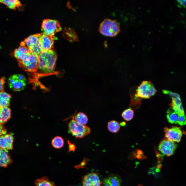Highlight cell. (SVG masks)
Wrapping results in <instances>:
<instances>
[{"instance_id": "ba28073f", "label": "cell", "mask_w": 186, "mask_h": 186, "mask_svg": "<svg viewBox=\"0 0 186 186\" xmlns=\"http://www.w3.org/2000/svg\"><path fill=\"white\" fill-rule=\"evenodd\" d=\"M26 80L25 77L21 74H15L9 78L8 82L10 88L16 91L23 90L26 85Z\"/></svg>"}, {"instance_id": "8992f818", "label": "cell", "mask_w": 186, "mask_h": 186, "mask_svg": "<svg viewBox=\"0 0 186 186\" xmlns=\"http://www.w3.org/2000/svg\"><path fill=\"white\" fill-rule=\"evenodd\" d=\"M40 34L30 35L23 41L32 53L37 56L42 51L40 42Z\"/></svg>"}, {"instance_id": "4dcf8cb0", "label": "cell", "mask_w": 186, "mask_h": 186, "mask_svg": "<svg viewBox=\"0 0 186 186\" xmlns=\"http://www.w3.org/2000/svg\"><path fill=\"white\" fill-rule=\"evenodd\" d=\"M67 142L68 144V151L69 152L73 151L74 152L76 149V147L74 144L71 143L69 140H67Z\"/></svg>"}, {"instance_id": "7c38bea8", "label": "cell", "mask_w": 186, "mask_h": 186, "mask_svg": "<svg viewBox=\"0 0 186 186\" xmlns=\"http://www.w3.org/2000/svg\"><path fill=\"white\" fill-rule=\"evenodd\" d=\"M40 42L42 51L52 50L54 40L57 39L54 35H49L44 33H40Z\"/></svg>"}, {"instance_id": "4316f807", "label": "cell", "mask_w": 186, "mask_h": 186, "mask_svg": "<svg viewBox=\"0 0 186 186\" xmlns=\"http://www.w3.org/2000/svg\"><path fill=\"white\" fill-rule=\"evenodd\" d=\"M134 115V111L130 108L125 110L121 114L123 118L127 121L131 120L133 118Z\"/></svg>"}, {"instance_id": "7402d4cb", "label": "cell", "mask_w": 186, "mask_h": 186, "mask_svg": "<svg viewBox=\"0 0 186 186\" xmlns=\"http://www.w3.org/2000/svg\"><path fill=\"white\" fill-rule=\"evenodd\" d=\"M36 186H56L46 176L37 179L35 182Z\"/></svg>"}, {"instance_id": "7a4b0ae2", "label": "cell", "mask_w": 186, "mask_h": 186, "mask_svg": "<svg viewBox=\"0 0 186 186\" xmlns=\"http://www.w3.org/2000/svg\"><path fill=\"white\" fill-rule=\"evenodd\" d=\"M99 30L101 34L104 35L114 36L120 32V25L116 20L105 19L100 23Z\"/></svg>"}, {"instance_id": "e0dca14e", "label": "cell", "mask_w": 186, "mask_h": 186, "mask_svg": "<svg viewBox=\"0 0 186 186\" xmlns=\"http://www.w3.org/2000/svg\"><path fill=\"white\" fill-rule=\"evenodd\" d=\"M167 117L168 122L171 123L177 124L179 112L176 109L171 107L168 110Z\"/></svg>"}, {"instance_id": "d6a6232c", "label": "cell", "mask_w": 186, "mask_h": 186, "mask_svg": "<svg viewBox=\"0 0 186 186\" xmlns=\"http://www.w3.org/2000/svg\"><path fill=\"white\" fill-rule=\"evenodd\" d=\"M6 129L3 125L0 123V136L6 134Z\"/></svg>"}, {"instance_id": "d6986e66", "label": "cell", "mask_w": 186, "mask_h": 186, "mask_svg": "<svg viewBox=\"0 0 186 186\" xmlns=\"http://www.w3.org/2000/svg\"><path fill=\"white\" fill-rule=\"evenodd\" d=\"M11 97L10 95L4 91L0 92V106L8 107Z\"/></svg>"}, {"instance_id": "4fadbf2b", "label": "cell", "mask_w": 186, "mask_h": 186, "mask_svg": "<svg viewBox=\"0 0 186 186\" xmlns=\"http://www.w3.org/2000/svg\"><path fill=\"white\" fill-rule=\"evenodd\" d=\"M13 140V137L11 134L0 136V149L6 151L12 149Z\"/></svg>"}, {"instance_id": "30bf717a", "label": "cell", "mask_w": 186, "mask_h": 186, "mask_svg": "<svg viewBox=\"0 0 186 186\" xmlns=\"http://www.w3.org/2000/svg\"><path fill=\"white\" fill-rule=\"evenodd\" d=\"M176 146L174 142L164 138L159 143L158 149L163 154L169 156L174 154Z\"/></svg>"}, {"instance_id": "44dd1931", "label": "cell", "mask_w": 186, "mask_h": 186, "mask_svg": "<svg viewBox=\"0 0 186 186\" xmlns=\"http://www.w3.org/2000/svg\"><path fill=\"white\" fill-rule=\"evenodd\" d=\"M0 3L5 5L9 8L14 10L21 6L20 1L17 0H0Z\"/></svg>"}, {"instance_id": "1f68e13d", "label": "cell", "mask_w": 186, "mask_h": 186, "mask_svg": "<svg viewBox=\"0 0 186 186\" xmlns=\"http://www.w3.org/2000/svg\"><path fill=\"white\" fill-rule=\"evenodd\" d=\"M5 78L4 77L0 78V92L4 91Z\"/></svg>"}, {"instance_id": "83f0119b", "label": "cell", "mask_w": 186, "mask_h": 186, "mask_svg": "<svg viewBox=\"0 0 186 186\" xmlns=\"http://www.w3.org/2000/svg\"><path fill=\"white\" fill-rule=\"evenodd\" d=\"M177 123L181 126L186 124V117L184 113H179Z\"/></svg>"}, {"instance_id": "f1b7e54d", "label": "cell", "mask_w": 186, "mask_h": 186, "mask_svg": "<svg viewBox=\"0 0 186 186\" xmlns=\"http://www.w3.org/2000/svg\"><path fill=\"white\" fill-rule=\"evenodd\" d=\"M89 160V159L84 157L82 161L81 164L79 165L74 166L75 168H76L77 169L80 168H84V167L86 165L87 162Z\"/></svg>"}, {"instance_id": "603a6c76", "label": "cell", "mask_w": 186, "mask_h": 186, "mask_svg": "<svg viewBox=\"0 0 186 186\" xmlns=\"http://www.w3.org/2000/svg\"><path fill=\"white\" fill-rule=\"evenodd\" d=\"M65 33L66 38L70 42L78 41V35L74 30L72 28H66Z\"/></svg>"}, {"instance_id": "cb8c5ba5", "label": "cell", "mask_w": 186, "mask_h": 186, "mask_svg": "<svg viewBox=\"0 0 186 186\" xmlns=\"http://www.w3.org/2000/svg\"><path fill=\"white\" fill-rule=\"evenodd\" d=\"M75 121L79 124L84 125L88 121L87 116L84 113L82 112L77 113L74 117Z\"/></svg>"}, {"instance_id": "5b68a950", "label": "cell", "mask_w": 186, "mask_h": 186, "mask_svg": "<svg viewBox=\"0 0 186 186\" xmlns=\"http://www.w3.org/2000/svg\"><path fill=\"white\" fill-rule=\"evenodd\" d=\"M157 92L153 84L150 81L142 82L135 90V95L141 98H149Z\"/></svg>"}, {"instance_id": "836d02e7", "label": "cell", "mask_w": 186, "mask_h": 186, "mask_svg": "<svg viewBox=\"0 0 186 186\" xmlns=\"http://www.w3.org/2000/svg\"><path fill=\"white\" fill-rule=\"evenodd\" d=\"M177 1L179 3V6L180 7L182 6L185 7L186 6V0H178Z\"/></svg>"}, {"instance_id": "6da1fadb", "label": "cell", "mask_w": 186, "mask_h": 186, "mask_svg": "<svg viewBox=\"0 0 186 186\" xmlns=\"http://www.w3.org/2000/svg\"><path fill=\"white\" fill-rule=\"evenodd\" d=\"M57 58L53 50L42 51L38 57V69L46 74L53 73Z\"/></svg>"}, {"instance_id": "9a60e30c", "label": "cell", "mask_w": 186, "mask_h": 186, "mask_svg": "<svg viewBox=\"0 0 186 186\" xmlns=\"http://www.w3.org/2000/svg\"><path fill=\"white\" fill-rule=\"evenodd\" d=\"M30 52L23 42L22 41L20 43L19 47L14 50L13 55L14 57L18 61L21 60L26 55Z\"/></svg>"}, {"instance_id": "484cf974", "label": "cell", "mask_w": 186, "mask_h": 186, "mask_svg": "<svg viewBox=\"0 0 186 186\" xmlns=\"http://www.w3.org/2000/svg\"><path fill=\"white\" fill-rule=\"evenodd\" d=\"M120 127L118 122L115 120L111 121L108 123V129L111 132L116 133L119 131Z\"/></svg>"}, {"instance_id": "3957f363", "label": "cell", "mask_w": 186, "mask_h": 186, "mask_svg": "<svg viewBox=\"0 0 186 186\" xmlns=\"http://www.w3.org/2000/svg\"><path fill=\"white\" fill-rule=\"evenodd\" d=\"M38 57L30 52L21 60L18 61L19 66L25 71L35 72L38 68Z\"/></svg>"}, {"instance_id": "8fae6325", "label": "cell", "mask_w": 186, "mask_h": 186, "mask_svg": "<svg viewBox=\"0 0 186 186\" xmlns=\"http://www.w3.org/2000/svg\"><path fill=\"white\" fill-rule=\"evenodd\" d=\"M82 186H101L102 182L98 174L90 173L84 176L81 181Z\"/></svg>"}, {"instance_id": "52a82bcc", "label": "cell", "mask_w": 186, "mask_h": 186, "mask_svg": "<svg viewBox=\"0 0 186 186\" xmlns=\"http://www.w3.org/2000/svg\"><path fill=\"white\" fill-rule=\"evenodd\" d=\"M41 28L43 33L49 35H54L55 34L62 30L58 21L49 19L43 20Z\"/></svg>"}, {"instance_id": "ffe728a7", "label": "cell", "mask_w": 186, "mask_h": 186, "mask_svg": "<svg viewBox=\"0 0 186 186\" xmlns=\"http://www.w3.org/2000/svg\"><path fill=\"white\" fill-rule=\"evenodd\" d=\"M172 102L169 105L177 110L180 113H184L180 97H172Z\"/></svg>"}, {"instance_id": "277c9868", "label": "cell", "mask_w": 186, "mask_h": 186, "mask_svg": "<svg viewBox=\"0 0 186 186\" xmlns=\"http://www.w3.org/2000/svg\"><path fill=\"white\" fill-rule=\"evenodd\" d=\"M68 132L76 138H81L88 135L90 128L85 125L77 123L73 119L68 123Z\"/></svg>"}, {"instance_id": "f546056e", "label": "cell", "mask_w": 186, "mask_h": 186, "mask_svg": "<svg viewBox=\"0 0 186 186\" xmlns=\"http://www.w3.org/2000/svg\"><path fill=\"white\" fill-rule=\"evenodd\" d=\"M163 92L164 94H167L171 96L172 97H180V96L177 93L173 92L166 90H163Z\"/></svg>"}, {"instance_id": "e575fe53", "label": "cell", "mask_w": 186, "mask_h": 186, "mask_svg": "<svg viewBox=\"0 0 186 186\" xmlns=\"http://www.w3.org/2000/svg\"><path fill=\"white\" fill-rule=\"evenodd\" d=\"M138 186H142L141 185H139Z\"/></svg>"}, {"instance_id": "d4e9b609", "label": "cell", "mask_w": 186, "mask_h": 186, "mask_svg": "<svg viewBox=\"0 0 186 186\" xmlns=\"http://www.w3.org/2000/svg\"><path fill=\"white\" fill-rule=\"evenodd\" d=\"M51 144L54 148L57 149H60L62 148L64 145V140L61 137L57 136L52 139Z\"/></svg>"}, {"instance_id": "5bb4252c", "label": "cell", "mask_w": 186, "mask_h": 186, "mask_svg": "<svg viewBox=\"0 0 186 186\" xmlns=\"http://www.w3.org/2000/svg\"><path fill=\"white\" fill-rule=\"evenodd\" d=\"M121 182V179L120 176L111 174L104 179L103 186H120Z\"/></svg>"}, {"instance_id": "ac0fdd59", "label": "cell", "mask_w": 186, "mask_h": 186, "mask_svg": "<svg viewBox=\"0 0 186 186\" xmlns=\"http://www.w3.org/2000/svg\"><path fill=\"white\" fill-rule=\"evenodd\" d=\"M11 111L8 107L0 106V123L3 124L10 118Z\"/></svg>"}, {"instance_id": "9c48e42d", "label": "cell", "mask_w": 186, "mask_h": 186, "mask_svg": "<svg viewBox=\"0 0 186 186\" xmlns=\"http://www.w3.org/2000/svg\"><path fill=\"white\" fill-rule=\"evenodd\" d=\"M164 131L166 139L177 142L181 141L183 134L185 133L180 127L175 126H172L170 128L165 127Z\"/></svg>"}, {"instance_id": "2e32d148", "label": "cell", "mask_w": 186, "mask_h": 186, "mask_svg": "<svg viewBox=\"0 0 186 186\" xmlns=\"http://www.w3.org/2000/svg\"><path fill=\"white\" fill-rule=\"evenodd\" d=\"M12 161L7 151L0 149V167H6L12 163Z\"/></svg>"}]
</instances>
